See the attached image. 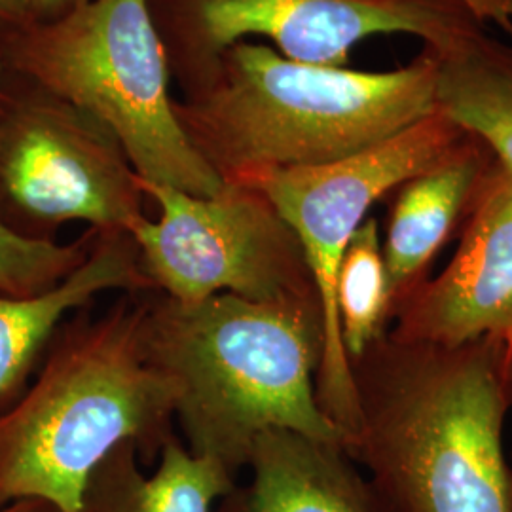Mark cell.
Wrapping results in <instances>:
<instances>
[{
	"instance_id": "12",
	"label": "cell",
	"mask_w": 512,
	"mask_h": 512,
	"mask_svg": "<svg viewBox=\"0 0 512 512\" xmlns=\"http://www.w3.org/2000/svg\"><path fill=\"white\" fill-rule=\"evenodd\" d=\"M109 291H156L128 232H97L88 260L48 293L33 298L0 293V410L23 393L55 329Z\"/></svg>"
},
{
	"instance_id": "20",
	"label": "cell",
	"mask_w": 512,
	"mask_h": 512,
	"mask_svg": "<svg viewBox=\"0 0 512 512\" xmlns=\"http://www.w3.org/2000/svg\"><path fill=\"white\" fill-rule=\"evenodd\" d=\"M0 512H63L54 503L42 501V499H19L6 507H2Z\"/></svg>"
},
{
	"instance_id": "3",
	"label": "cell",
	"mask_w": 512,
	"mask_h": 512,
	"mask_svg": "<svg viewBox=\"0 0 512 512\" xmlns=\"http://www.w3.org/2000/svg\"><path fill=\"white\" fill-rule=\"evenodd\" d=\"M147 344L177 387L184 446L238 476L256 437L289 429L348 448L317 401L325 330L317 300L255 302L217 294L183 304L147 293Z\"/></svg>"
},
{
	"instance_id": "1",
	"label": "cell",
	"mask_w": 512,
	"mask_h": 512,
	"mask_svg": "<svg viewBox=\"0 0 512 512\" xmlns=\"http://www.w3.org/2000/svg\"><path fill=\"white\" fill-rule=\"evenodd\" d=\"M351 372L361 420L346 452L387 511L512 512V340L444 348L385 332Z\"/></svg>"
},
{
	"instance_id": "17",
	"label": "cell",
	"mask_w": 512,
	"mask_h": 512,
	"mask_svg": "<svg viewBox=\"0 0 512 512\" xmlns=\"http://www.w3.org/2000/svg\"><path fill=\"white\" fill-rule=\"evenodd\" d=\"M97 230L69 245L29 239L0 222V293L33 298L48 293L90 256Z\"/></svg>"
},
{
	"instance_id": "13",
	"label": "cell",
	"mask_w": 512,
	"mask_h": 512,
	"mask_svg": "<svg viewBox=\"0 0 512 512\" xmlns=\"http://www.w3.org/2000/svg\"><path fill=\"white\" fill-rule=\"evenodd\" d=\"M152 475L141 469L133 442H122L86 482L80 512H213L236 488V476L211 458L167 440Z\"/></svg>"
},
{
	"instance_id": "6",
	"label": "cell",
	"mask_w": 512,
	"mask_h": 512,
	"mask_svg": "<svg viewBox=\"0 0 512 512\" xmlns=\"http://www.w3.org/2000/svg\"><path fill=\"white\" fill-rule=\"evenodd\" d=\"M461 129L439 109L374 147L329 164L277 169L253 179L298 239L319 300L325 349L315 378L317 401L349 440L359 429V401L334 304L336 275L355 230L385 192L439 164L456 150Z\"/></svg>"
},
{
	"instance_id": "4",
	"label": "cell",
	"mask_w": 512,
	"mask_h": 512,
	"mask_svg": "<svg viewBox=\"0 0 512 512\" xmlns=\"http://www.w3.org/2000/svg\"><path fill=\"white\" fill-rule=\"evenodd\" d=\"M437 80L435 63L359 73L238 42L219 84L177 116L224 183H251L357 154L433 116Z\"/></svg>"
},
{
	"instance_id": "21",
	"label": "cell",
	"mask_w": 512,
	"mask_h": 512,
	"mask_svg": "<svg viewBox=\"0 0 512 512\" xmlns=\"http://www.w3.org/2000/svg\"><path fill=\"white\" fill-rule=\"evenodd\" d=\"M0 76H2V57H0Z\"/></svg>"
},
{
	"instance_id": "16",
	"label": "cell",
	"mask_w": 512,
	"mask_h": 512,
	"mask_svg": "<svg viewBox=\"0 0 512 512\" xmlns=\"http://www.w3.org/2000/svg\"><path fill=\"white\" fill-rule=\"evenodd\" d=\"M437 103L461 131L484 139L512 175V71L463 57L439 67Z\"/></svg>"
},
{
	"instance_id": "10",
	"label": "cell",
	"mask_w": 512,
	"mask_h": 512,
	"mask_svg": "<svg viewBox=\"0 0 512 512\" xmlns=\"http://www.w3.org/2000/svg\"><path fill=\"white\" fill-rule=\"evenodd\" d=\"M194 21L209 52L260 35L291 61L325 67H340L374 35H444L435 12L408 0H196Z\"/></svg>"
},
{
	"instance_id": "11",
	"label": "cell",
	"mask_w": 512,
	"mask_h": 512,
	"mask_svg": "<svg viewBox=\"0 0 512 512\" xmlns=\"http://www.w3.org/2000/svg\"><path fill=\"white\" fill-rule=\"evenodd\" d=\"M247 467L213 512H389L342 446L289 429L258 435Z\"/></svg>"
},
{
	"instance_id": "7",
	"label": "cell",
	"mask_w": 512,
	"mask_h": 512,
	"mask_svg": "<svg viewBox=\"0 0 512 512\" xmlns=\"http://www.w3.org/2000/svg\"><path fill=\"white\" fill-rule=\"evenodd\" d=\"M141 190L160 207V219L139 220L129 236L158 293L183 304L217 294L317 300L298 239L255 186L224 183L209 198L145 181Z\"/></svg>"
},
{
	"instance_id": "8",
	"label": "cell",
	"mask_w": 512,
	"mask_h": 512,
	"mask_svg": "<svg viewBox=\"0 0 512 512\" xmlns=\"http://www.w3.org/2000/svg\"><path fill=\"white\" fill-rule=\"evenodd\" d=\"M141 181L124 150L92 118L52 95L0 109V222L54 241L65 222L128 232L145 219Z\"/></svg>"
},
{
	"instance_id": "15",
	"label": "cell",
	"mask_w": 512,
	"mask_h": 512,
	"mask_svg": "<svg viewBox=\"0 0 512 512\" xmlns=\"http://www.w3.org/2000/svg\"><path fill=\"white\" fill-rule=\"evenodd\" d=\"M334 304L351 363L384 336L391 321L384 251L374 219H366L349 239L336 275Z\"/></svg>"
},
{
	"instance_id": "2",
	"label": "cell",
	"mask_w": 512,
	"mask_h": 512,
	"mask_svg": "<svg viewBox=\"0 0 512 512\" xmlns=\"http://www.w3.org/2000/svg\"><path fill=\"white\" fill-rule=\"evenodd\" d=\"M147 293L78 310L55 329L37 378L0 410V509L42 499L80 512L93 469L122 442L154 463L175 437L177 387L147 344Z\"/></svg>"
},
{
	"instance_id": "14",
	"label": "cell",
	"mask_w": 512,
	"mask_h": 512,
	"mask_svg": "<svg viewBox=\"0 0 512 512\" xmlns=\"http://www.w3.org/2000/svg\"><path fill=\"white\" fill-rule=\"evenodd\" d=\"M478 175V156L456 148L404 183L382 247L391 311L425 279L431 258L448 238Z\"/></svg>"
},
{
	"instance_id": "9",
	"label": "cell",
	"mask_w": 512,
	"mask_h": 512,
	"mask_svg": "<svg viewBox=\"0 0 512 512\" xmlns=\"http://www.w3.org/2000/svg\"><path fill=\"white\" fill-rule=\"evenodd\" d=\"M389 336L458 348L486 336L512 340V175H492L458 253L391 311Z\"/></svg>"
},
{
	"instance_id": "5",
	"label": "cell",
	"mask_w": 512,
	"mask_h": 512,
	"mask_svg": "<svg viewBox=\"0 0 512 512\" xmlns=\"http://www.w3.org/2000/svg\"><path fill=\"white\" fill-rule=\"evenodd\" d=\"M4 59L107 129L141 181L202 198L224 188L169 99L164 44L147 0H86L33 21L6 40Z\"/></svg>"
},
{
	"instance_id": "19",
	"label": "cell",
	"mask_w": 512,
	"mask_h": 512,
	"mask_svg": "<svg viewBox=\"0 0 512 512\" xmlns=\"http://www.w3.org/2000/svg\"><path fill=\"white\" fill-rule=\"evenodd\" d=\"M82 2L86 0H29V8L35 21H48L67 14Z\"/></svg>"
},
{
	"instance_id": "18",
	"label": "cell",
	"mask_w": 512,
	"mask_h": 512,
	"mask_svg": "<svg viewBox=\"0 0 512 512\" xmlns=\"http://www.w3.org/2000/svg\"><path fill=\"white\" fill-rule=\"evenodd\" d=\"M33 21L29 0H0V44Z\"/></svg>"
}]
</instances>
